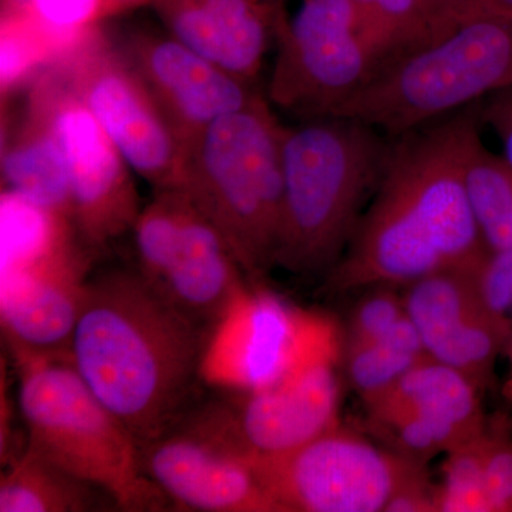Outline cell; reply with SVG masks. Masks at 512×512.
Returning a JSON list of instances; mask_svg holds the SVG:
<instances>
[{
  "label": "cell",
  "instance_id": "obj_10",
  "mask_svg": "<svg viewBox=\"0 0 512 512\" xmlns=\"http://www.w3.org/2000/svg\"><path fill=\"white\" fill-rule=\"evenodd\" d=\"M275 43L268 101L302 120L329 117L380 72L352 0H302L292 18L282 10Z\"/></svg>",
  "mask_w": 512,
  "mask_h": 512
},
{
  "label": "cell",
  "instance_id": "obj_27",
  "mask_svg": "<svg viewBox=\"0 0 512 512\" xmlns=\"http://www.w3.org/2000/svg\"><path fill=\"white\" fill-rule=\"evenodd\" d=\"M393 288L396 286L376 285L363 289L366 292L350 313L343 348L383 338L406 316L403 293Z\"/></svg>",
  "mask_w": 512,
  "mask_h": 512
},
{
  "label": "cell",
  "instance_id": "obj_35",
  "mask_svg": "<svg viewBox=\"0 0 512 512\" xmlns=\"http://www.w3.org/2000/svg\"><path fill=\"white\" fill-rule=\"evenodd\" d=\"M504 355L507 356L508 359V373L507 377H505L501 394H503L505 402L512 406V335L507 348H505Z\"/></svg>",
  "mask_w": 512,
  "mask_h": 512
},
{
  "label": "cell",
  "instance_id": "obj_6",
  "mask_svg": "<svg viewBox=\"0 0 512 512\" xmlns=\"http://www.w3.org/2000/svg\"><path fill=\"white\" fill-rule=\"evenodd\" d=\"M511 84L512 13H474L387 64L329 117L360 121L393 138Z\"/></svg>",
  "mask_w": 512,
  "mask_h": 512
},
{
  "label": "cell",
  "instance_id": "obj_22",
  "mask_svg": "<svg viewBox=\"0 0 512 512\" xmlns=\"http://www.w3.org/2000/svg\"><path fill=\"white\" fill-rule=\"evenodd\" d=\"M426 357L429 356L407 313L383 338L343 348L348 382L363 404L386 392Z\"/></svg>",
  "mask_w": 512,
  "mask_h": 512
},
{
  "label": "cell",
  "instance_id": "obj_14",
  "mask_svg": "<svg viewBox=\"0 0 512 512\" xmlns=\"http://www.w3.org/2000/svg\"><path fill=\"white\" fill-rule=\"evenodd\" d=\"M113 40L184 144L265 97L255 83L205 59L164 28L136 26Z\"/></svg>",
  "mask_w": 512,
  "mask_h": 512
},
{
  "label": "cell",
  "instance_id": "obj_21",
  "mask_svg": "<svg viewBox=\"0 0 512 512\" xmlns=\"http://www.w3.org/2000/svg\"><path fill=\"white\" fill-rule=\"evenodd\" d=\"M3 467L0 512L119 511L109 494L53 466L26 446Z\"/></svg>",
  "mask_w": 512,
  "mask_h": 512
},
{
  "label": "cell",
  "instance_id": "obj_2",
  "mask_svg": "<svg viewBox=\"0 0 512 512\" xmlns=\"http://www.w3.org/2000/svg\"><path fill=\"white\" fill-rule=\"evenodd\" d=\"M210 335L165 301L133 265L93 269L70 362L140 446L200 402Z\"/></svg>",
  "mask_w": 512,
  "mask_h": 512
},
{
  "label": "cell",
  "instance_id": "obj_23",
  "mask_svg": "<svg viewBox=\"0 0 512 512\" xmlns=\"http://www.w3.org/2000/svg\"><path fill=\"white\" fill-rule=\"evenodd\" d=\"M466 188L488 251L512 248V165L481 138L467 158Z\"/></svg>",
  "mask_w": 512,
  "mask_h": 512
},
{
  "label": "cell",
  "instance_id": "obj_13",
  "mask_svg": "<svg viewBox=\"0 0 512 512\" xmlns=\"http://www.w3.org/2000/svg\"><path fill=\"white\" fill-rule=\"evenodd\" d=\"M330 319L249 282L212 329L202 362L205 386L235 393L271 386Z\"/></svg>",
  "mask_w": 512,
  "mask_h": 512
},
{
  "label": "cell",
  "instance_id": "obj_34",
  "mask_svg": "<svg viewBox=\"0 0 512 512\" xmlns=\"http://www.w3.org/2000/svg\"><path fill=\"white\" fill-rule=\"evenodd\" d=\"M156 0H104L107 9H109L110 16L120 15V13L127 12V10L140 8V6L153 5Z\"/></svg>",
  "mask_w": 512,
  "mask_h": 512
},
{
  "label": "cell",
  "instance_id": "obj_3",
  "mask_svg": "<svg viewBox=\"0 0 512 512\" xmlns=\"http://www.w3.org/2000/svg\"><path fill=\"white\" fill-rule=\"evenodd\" d=\"M392 144L382 131L343 117L284 126L278 268L296 275L332 271L382 180Z\"/></svg>",
  "mask_w": 512,
  "mask_h": 512
},
{
  "label": "cell",
  "instance_id": "obj_32",
  "mask_svg": "<svg viewBox=\"0 0 512 512\" xmlns=\"http://www.w3.org/2000/svg\"><path fill=\"white\" fill-rule=\"evenodd\" d=\"M474 3L476 0H421V5L430 22L433 40L446 35L448 30L466 19Z\"/></svg>",
  "mask_w": 512,
  "mask_h": 512
},
{
  "label": "cell",
  "instance_id": "obj_20",
  "mask_svg": "<svg viewBox=\"0 0 512 512\" xmlns=\"http://www.w3.org/2000/svg\"><path fill=\"white\" fill-rule=\"evenodd\" d=\"M483 392L470 377L426 357L365 407L370 427L406 416H431L481 429L488 423L481 404Z\"/></svg>",
  "mask_w": 512,
  "mask_h": 512
},
{
  "label": "cell",
  "instance_id": "obj_9",
  "mask_svg": "<svg viewBox=\"0 0 512 512\" xmlns=\"http://www.w3.org/2000/svg\"><path fill=\"white\" fill-rule=\"evenodd\" d=\"M244 458L279 512H384L427 470L340 424L289 453Z\"/></svg>",
  "mask_w": 512,
  "mask_h": 512
},
{
  "label": "cell",
  "instance_id": "obj_19",
  "mask_svg": "<svg viewBox=\"0 0 512 512\" xmlns=\"http://www.w3.org/2000/svg\"><path fill=\"white\" fill-rule=\"evenodd\" d=\"M16 94L19 109L3 117V190L73 222L69 173L55 128L28 90Z\"/></svg>",
  "mask_w": 512,
  "mask_h": 512
},
{
  "label": "cell",
  "instance_id": "obj_7",
  "mask_svg": "<svg viewBox=\"0 0 512 512\" xmlns=\"http://www.w3.org/2000/svg\"><path fill=\"white\" fill-rule=\"evenodd\" d=\"M342 357L343 336L330 319L278 382L256 392L201 397L180 421L241 457L289 453L340 424Z\"/></svg>",
  "mask_w": 512,
  "mask_h": 512
},
{
  "label": "cell",
  "instance_id": "obj_5",
  "mask_svg": "<svg viewBox=\"0 0 512 512\" xmlns=\"http://www.w3.org/2000/svg\"><path fill=\"white\" fill-rule=\"evenodd\" d=\"M9 352L18 375L26 447L109 494L119 511L173 510L143 473L133 434L94 396L69 357Z\"/></svg>",
  "mask_w": 512,
  "mask_h": 512
},
{
  "label": "cell",
  "instance_id": "obj_11",
  "mask_svg": "<svg viewBox=\"0 0 512 512\" xmlns=\"http://www.w3.org/2000/svg\"><path fill=\"white\" fill-rule=\"evenodd\" d=\"M53 69L154 192L180 190L184 143L113 37L96 28Z\"/></svg>",
  "mask_w": 512,
  "mask_h": 512
},
{
  "label": "cell",
  "instance_id": "obj_18",
  "mask_svg": "<svg viewBox=\"0 0 512 512\" xmlns=\"http://www.w3.org/2000/svg\"><path fill=\"white\" fill-rule=\"evenodd\" d=\"M163 28L229 73L255 83L284 5L266 0H156Z\"/></svg>",
  "mask_w": 512,
  "mask_h": 512
},
{
  "label": "cell",
  "instance_id": "obj_16",
  "mask_svg": "<svg viewBox=\"0 0 512 512\" xmlns=\"http://www.w3.org/2000/svg\"><path fill=\"white\" fill-rule=\"evenodd\" d=\"M404 306L427 356L485 390L512 335V319L488 308L473 272L444 271L404 286Z\"/></svg>",
  "mask_w": 512,
  "mask_h": 512
},
{
  "label": "cell",
  "instance_id": "obj_30",
  "mask_svg": "<svg viewBox=\"0 0 512 512\" xmlns=\"http://www.w3.org/2000/svg\"><path fill=\"white\" fill-rule=\"evenodd\" d=\"M478 116L500 140L505 160L512 165V84L478 101Z\"/></svg>",
  "mask_w": 512,
  "mask_h": 512
},
{
  "label": "cell",
  "instance_id": "obj_8",
  "mask_svg": "<svg viewBox=\"0 0 512 512\" xmlns=\"http://www.w3.org/2000/svg\"><path fill=\"white\" fill-rule=\"evenodd\" d=\"M128 235L138 274L210 332L251 282L220 231L183 190L154 192Z\"/></svg>",
  "mask_w": 512,
  "mask_h": 512
},
{
  "label": "cell",
  "instance_id": "obj_36",
  "mask_svg": "<svg viewBox=\"0 0 512 512\" xmlns=\"http://www.w3.org/2000/svg\"><path fill=\"white\" fill-rule=\"evenodd\" d=\"M266 2L274 3V5H281L282 0H266Z\"/></svg>",
  "mask_w": 512,
  "mask_h": 512
},
{
  "label": "cell",
  "instance_id": "obj_4",
  "mask_svg": "<svg viewBox=\"0 0 512 512\" xmlns=\"http://www.w3.org/2000/svg\"><path fill=\"white\" fill-rule=\"evenodd\" d=\"M284 124L262 97L184 144L180 190L220 231L249 281L276 268Z\"/></svg>",
  "mask_w": 512,
  "mask_h": 512
},
{
  "label": "cell",
  "instance_id": "obj_24",
  "mask_svg": "<svg viewBox=\"0 0 512 512\" xmlns=\"http://www.w3.org/2000/svg\"><path fill=\"white\" fill-rule=\"evenodd\" d=\"M357 22L380 70L429 45L433 32L421 0H352Z\"/></svg>",
  "mask_w": 512,
  "mask_h": 512
},
{
  "label": "cell",
  "instance_id": "obj_33",
  "mask_svg": "<svg viewBox=\"0 0 512 512\" xmlns=\"http://www.w3.org/2000/svg\"><path fill=\"white\" fill-rule=\"evenodd\" d=\"M480 12L512 13V0H476L468 16Z\"/></svg>",
  "mask_w": 512,
  "mask_h": 512
},
{
  "label": "cell",
  "instance_id": "obj_26",
  "mask_svg": "<svg viewBox=\"0 0 512 512\" xmlns=\"http://www.w3.org/2000/svg\"><path fill=\"white\" fill-rule=\"evenodd\" d=\"M2 12L25 16L73 45L110 18L104 0H2Z\"/></svg>",
  "mask_w": 512,
  "mask_h": 512
},
{
  "label": "cell",
  "instance_id": "obj_31",
  "mask_svg": "<svg viewBox=\"0 0 512 512\" xmlns=\"http://www.w3.org/2000/svg\"><path fill=\"white\" fill-rule=\"evenodd\" d=\"M384 512H439L437 485L431 483L427 470L403 484L390 498Z\"/></svg>",
  "mask_w": 512,
  "mask_h": 512
},
{
  "label": "cell",
  "instance_id": "obj_28",
  "mask_svg": "<svg viewBox=\"0 0 512 512\" xmlns=\"http://www.w3.org/2000/svg\"><path fill=\"white\" fill-rule=\"evenodd\" d=\"M484 484L488 512H512V429L507 420H488Z\"/></svg>",
  "mask_w": 512,
  "mask_h": 512
},
{
  "label": "cell",
  "instance_id": "obj_15",
  "mask_svg": "<svg viewBox=\"0 0 512 512\" xmlns=\"http://www.w3.org/2000/svg\"><path fill=\"white\" fill-rule=\"evenodd\" d=\"M96 256L73 235L32 261L2 271L0 316L8 349L70 359Z\"/></svg>",
  "mask_w": 512,
  "mask_h": 512
},
{
  "label": "cell",
  "instance_id": "obj_12",
  "mask_svg": "<svg viewBox=\"0 0 512 512\" xmlns=\"http://www.w3.org/2000/svg\"><path fill=\"white\" fill-rule=\"evenodd\" d=\"M55 128L69 173L74 228L96 254L130 234L141 207L133 170L53 67L25 87Z\"/></svg>",
  "mask_w": 512,
  "mask_h": 512
},
{
  "label": "cell",
  "instance_id": "obj_25",
  "mask_svg": "<svg viewBox=\"0 0 512 512\" xmlns=\"http://www.w3.org/2000/svg\"><path fill=\"white\" fill-rule=\"evenodd\" d=\"M487 427L446 454L443 480L437 485L439 512H488L484 484Z\"/></svg>",
  "mask_w": 512,
  "mask_h": 512
},
{
  "label": "cell",
  "instance_id": "obj_1",
  "mask_svg": "<svg viewBox=\"0 0 512 512\" xmlns=\"http://www.w3.org/2000/svg\"><path fill=\"white\" fill-rule=\"evenodd\" d=\"M478 104L393 137L370 207L328 274L336 293L474 272L488 248L471 210L466 164L480 136Z\"/></svg>",
  "mask_w": 512,
  "mask_h": 512
},
{
  "label": "cell",
  "instance_id": "obj_29",
  "mask_svg": "<svg viewBox=\"0 0 512 512\" xmlns=\"http://www.w3.org/2000/svg\"><path fill=\"white\" fill-rule=\"evenodd\" d=\"M473 279L485 305L512 319V248L488 252Z\"/></svg>",
  "mask_w": 512,
  "mask_h": 512
},
{
  "label": "cell",
  "instance_id": "obj_17",
  "mask_svg": "<svg viewBox=\"0 0 512 512\" xmlns=\"http://www.w3.org/2000/svg\"><path fill=\"white\" fill-rule=\"evenodd\" d=\"M138 447L143 473L174 511L279 512L244 457L187 424Z\"/></svg>",
  "mask_w": 512,
  "mask_h": 512
}]
</instances>
